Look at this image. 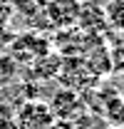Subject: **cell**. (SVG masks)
Returning a JSON list of instances; mask_svg holds the SVG:
<instances>
[{"instance_id":"obj_3","label":"cell","mask_w":124,"mask_h":129,"mask_svg":"<svg viewBox=\"0 0 124 129\" xmlns=\"http://www.w3.org/2000/svg\"><path fill=\"white\" fill-rule=\"evenodd\" d=\"M47 104H50V109L55 114V119H65V122H72V124H75V117H79L87 109L84 107V97H79L75 89H67V87L57 89L50 97Z\"/></svg>"},{"instance_id":"obj_7","label":"cell","mask_w":124,"mask_h":129,"mask_svg":"<svg viewBox=\"0 0 124 129\" xmlns=\"http://www.w3.org/2000/svg\"><path fill=\"white\" fill-rule=\"evenodd\" d=\"M102 114H104V119L109 122L112 129H124V97L117 94L107 107H104Z\"/></svg>"},{"instance_id":"obj_9","label":"cell","mask_w":124,"mask_h":129,"mask_svg":"<svg viewBox=\"0 0 124 129\" xmlns=\"http://www.w3.org/2000/svg\"><path fill=\"white\" fill-rule=\"evenodd\" d=\"M50 129H75V124L72 122H65V119H55L50 124Z\"/></svg>"},{"instance_id":"obj_8","label":"cell","mask_w":124,"mask_h":129,"mask_svg":"<svg viewBox=\"0 0 124 129\" xmlns=\"http://www.w3.org/2000/svg\"><path fill=\"white\" fill-rule=\"evenodd\" d=\"M0 129H15V107L0 102Z\"/></svg>"},{"instance_id":"obj_6","label":"cell","mask_w":124,"mask_h":129,"mask_svg":"<svg viewBox=\"0 0 124 129\" xmlns=\"http://www.w3.org/2000/svg\"><path fill=\"white\" fill-rule=\"evenodd\" d=\"M102 10H104V20H107L109 30H124V0H107Z\"/></svg>"},{"instance_id":"obj_1","label":"cell","mask_w":124,"mask_h":129,"mask_svg":"<svg viewBox=\"0 0 124 129\" xmlns=\"http://www.w3.org/2000/svg\"><path fill=\"white\" fill-rule=\"evenodd\" d=\"M55 114L47 102L40 99H22L15 107V129H50Z\"/></svg>"},{"instance_id":"obj_5","label":"cell","mask_w":124,"mask_h":129,"mask_svg":"<svg viewBox=\"0 0 124 129\" xmlns=\"http://www.w3.org/2000/svg\"><path fill=\"white\" fill-rule=\"evenodd\" d=\"M84 64H87V70L94 77H102L109 70H114V62H112V55H109L107 47H92L89 55H87V60H84Z\"/></svg>"},{"instance_id":"obj_10","label":"cell","mask_w":124,"mask_h":129,"mask_svg":"<svg viewBox=\"0 0 124 129\" xmlns=\"http://www.w3.org/2000/svg\"><path fill=\"white\" fill-rule=\"evenodd\" d=\"M117 35H119V42H122V50H124V30H119Z\"/></svg>"},{"instance_id":"obj_2","label":"cell","mask_w":124,"mask_h":129,"mask_svg":"<svg viewBox=\"0 0 124 129\" xmlns=\"http://www.w3.org/2000/svg\"><path fill=\"white\" fill-rule=\"evenodd\" d=\"M82 8V0H47L45 3V17L47 25L55 30H70L77 25V15Z\"/></svg>"},{"instance_id":"obj_4","label":"cell","mask_w":124,"mask_h":129,"mask_svg":"<svg viewBox=\"0 0 124 129\" xmlns=\"http://www.w3.org/2000/svg\"><path fill=\"white\" fill-rule=\"evenodd\" d=\"M77 30H82L84 35H104L109 30L107 27V20H104V10L102 5H97L92 0L82 3L79 8V15H77Z\"/></svg>"}]
</instances>
